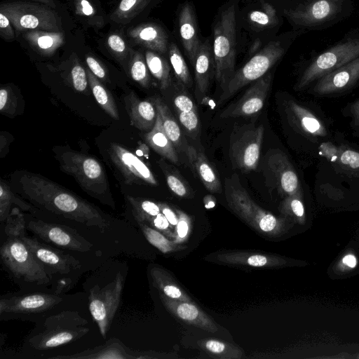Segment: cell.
I'll use <instances>...</instances> for the list:
<instances>
[{"label":"cell","instance_id":"6da1fadb","mask_svg":"<svg viewBox=\"0 0 359 359\" xmlns=\"http://www.w3.org/2000/svg\"><path fill=\"white\" fill-rule=\"evenodd\" d=\"M17 182L18 193L35 207L102 232L109 226L107 216L96 206L41 175L22 172Z\"/></svg>","mask_w":359,"mask_h":359},{"label":"cell","instance_id":"7a4b0ae2","mask_svg":"<svg viewBox=\"0 0 359 359\" xmlns=\"http://www.w3.org/2000/svg\"><path fill=\"white\" fill-rule=\"evenodd\" d=\"M280 107L286 125L302 149L315 154L324 142L331 140L332 120L313 102H302L285 94Z\"/></svg>","mask_w":359,"mask_h":359},{"label":"cell","instance_id":"3957f363","mask_svg":"<svg viewBox=\"0 0 359 359\" xmlns=\"http://www.w3.org/2000/svg\"><path fill=\"white\" fill-rule=\"evenodd\" d=\"M126 271L118 264L100 269L88 280V308L100 332L105 338L118 310Z\"/></svg>","mask_w":359,"mask_h":359},{"label":"cell","instance_id":"277c9868","mask_svg":"<svg viewBox=\"0 0 359 359\" xmlns=\"http://www.w3.org/2000/svg\"><path fill=\"white\" fill-rule=\"evenodd\" d=\"M239 0H228L217 11L212 23L215 78L222 91L235 73L236 13Z\"/></svg>","mask_w":359,"mask_h":359},{"label":"cell","instance_id":"5b68a950","mask_svg":"<svg viewBox=\"0 0 359 359\" xmlns=\"http://www.w3.org/2000/svg\"><path fill=\"white\" fill-rule=\"evenodd\" d=\"M305 32L302 29H293L269 41L243 66L235 72L226 88L219 96L217 104L227 100L244 86L269 72L285 55L293 42Z\"/></svg>","mask_w":359,"mask_h":359},{"label":"cell","instance_id":"8992f818","mask_svg":"<svg viewBox=\"0 0 359 359\" xmlns=\"http://www.w3.org/2000/svg\"><path fill=\"white\" fill-rule=\"evenodd\" d=\"M88 321L76 311H64L43 318L27 337L26 344L45 351L74 341L89 332Z\"/></svg>","mask_w":359,"mask_h":359},{"label":"cell","instance_id":"52a82bcc","mask_svg":"<svg viewBox=\"0 0 359 359\" xmlns=\"http://www.w3.org/2000/svg\"><path fill=\"white\" fill-rule=\"evenodd\" d=\"M60 170L72 176L88 195L115 208L107 176L98 160L72 150L57 155Z\"/></svg>","mask_w":359,"mask_h":359},{"label":"cell","instance_id":"ba28073f","mask_svg":"<svg viewBox=\"0 0 359 359\" xmlns=\"http://www.w3.org/2000/svg\"><path fill=\"white\" fill-rule=\"evenodd\" d=\"M0 256L7 272L22 286H46L53 280V275L20 238L7 237Z\"/></svg>","mask_w":359,"mask_h":359},{"label":"cell","instance_id":"9c48e42d","mask_svg":"<svg viewBox=\"0 0 359 359\" xmlns=\"http://www.w3.org/2000/svg\"><path fill=\"white\" fill-rule=\"evenodd\" d=\"M353 11L351 0H307L284 15L295 29L306 32L328 28L348 18Z\"/></svg>","mask_w":359,"mask_h":359},{"label":"cell","instance_id":"30bf717a","mask_svg":"<svg viewBox=\"0 0 359 359\" xmlns=\"http://www.w3.org/2000/svg\"><path fill=\"white\" fill-rule=\"evenodd\" d=\"M359 57V32L348 33L325 50L313 57L294 86V90H306L323 76Z\"/></svg>","mask_w":359,"mask_h":359},{"label":"cell","instance_id":"8fae6325","mask_svg":"<svg viewBox=\"0 0 359 359\" xmlns=\"http://www.w3.org/2000/svg\"><path fill=\"white\" fill-rule=\"evenodd\" d=\"M224 193L229 206L248 225L262 234L273 236L283 230V219L255 203L235 174L224 180Z\"/></svg>","mask_w":359,"mask_h":359},{"label":"cell","instance_id":"7c38bea8","mask_svg":"<svg viewBox=\"0 0 359 359\" xmlns=\"http://www.w3.org/2000/svg\"><path fill=\"white\" fill-rule=\"evenodd\" d=\"M18 32L40 29L62 32V20L51 7L41 3L8 2L0 6Z\"/></svg>","mask_w":359,"mask_h":359},{"label":"cell","instance_id":"4fadbf2b","mask_svg":"<svg viewBox=\"0 0 359 359\" xmlns=\"http://www.w3.org/2000/svg\"><path fill=\"white\" fill-rule=\"evenodd\" d=\"M264 131L262 125H247L232 133L229 156L233 168L242 172H250L257 168L260 158Z\"/></svg>","mask_w":359,"mask_h":359},{"label":"cell","instance_id":"5bb4252c","mask_svg":"<svg viewBox=\"0 0 359 359\" xmlns=\"http://www.w3.org/2000/svg\"><path fill=\"white\" fill-rule=\"evenodd\" d=\"M62 301L57 294H11L0 300V318H23L44 314Z\"/></svg>","mask_w":359,"mask_h":359},{"label":"cell","instance_id":"9a60e30c","mask_svg":"<svg viewBox=\"0 0 359 359\" xmlns=\"http://www.w3.org/2000/svg\"><path fill=\"white\" fill-rule=\"evenodd\" d=\"M109 161L123 182L128 185H158L150 168L134 153L116 143L109 144Z\"/></svg>","mask_w":359,"mask_h":359},{"label":"cell","instance_id":"2e32d148","mask_svg":"<svg viewBox=\"0 0 359 359\" xmlns=\"http://www.w3.org/2000/svg\"><path fill=\"white\" fill-rule=\"evenodd\" d=\"M359 84V57L323 76L306 90L316 97H335Z\"/></svg>","mask_w":359,"mask_h":359},{"label":"cell","instance_id":"e0dca14e","mask_svg":"<svg viewBox=\"0 0 359 359\" xmlns=\"http://www.w3.org/2000/svg\"><path fill=\"white\" fill-rule=\"evenodd\" d=\"M27 229L47 244L72 251L86 252L93 245L74 229L42 220H30Z\"/></svg>","mask_w":359,"mask_h":359},{"label":"cell","instance_id":"ac0fdd59","mask_svg":"<svg viewBox=\"0 0 359 359\" xmlns=\"http://www.w3.org/2000/svg\"><path fill=\"white\" fill-rule=\"evenodd\" d=\"M272 80L273 73L269 71L254 81L238 101L228 107L221 114V117H248L259 113L265 104Z\"/></svg>","mask_w":359,"mask_h":359},{"label":"cell","instance_id":"d6986e66","mask_svg":"<svg viewBox=\"0 0 359 359\" xmlns=\"http://www.w3.org/2000/svg\"><path fill=\"white\" fill-rule=\"evenodd\" d=\"M22 239L53 276L68 275L81 269L80 262L73 256L40 242L36 238L25 236Z\"/></svg>","mask_w":359,"mask_h":359},{"label":"cell","instance_id":"ffe728a7","mask_svg":"<svg viewBox=\"0 0 359 359\" xmlns=\"http://www.w3.org/2000/svg\"><path fill=\"white\" fill-rule=\"evenodd\" d=\"M158 353L140 351L127 347L119 339L111 338L104 344L88 348L80 353L57 355V359H141L162 358Z\"/></svg>","mask_w":359,"mask_h":359},{"label":"cell","instance_id":"44dd1931","mask_svg":"<svg viewBox=\"0 0 359 359\" xmlns=\"http://www.w3.org/2000/svg\"><path fill=\"white\" fill-rule=\"evenodd\" d=\"M177 35L184 52L190 63L194 65L202 40L197 22L194 6L191 1H185L178 9Z\"/></svg>","mask_w":359,"mask_h":359},{"label":"cell","instance_id":"7402d4cb","mask_svg":"<svg viewBox=\"0 0 359 359\" xmlns=\"http://www.w3.org/2000/svg\"><path fill=\"white\" fill-rule=\"evenodd\" d=\"M269 171L279 193L287 196L302 188L297 172L287 156L280 150H275L267 161Z\"/></svg>","mask_w":359,"mask_h":359},{"label":"cell","instance_id":"603a6c76","mask_svg":"<svg viewBox=\"0 0 359 359\" xmlns=\"http://www.w3.org/2000/svg\"><path fill=\"white\" fill-rule=\"evenodd\" d=\"M126 33L133 44L168 56L171 40L166 29L161 25L148 22L130 27Z\"/></svg>","mask_w":359,"mask_h":359},{"label":"cell","instance_id":"cb8c5ba5","mask_svg":"<svg viewBox=\"0 0 359 359\" xmlns=\"http://www.w3.org/2000/svg\"><path fill=\"white\" fill-rule=\"evenodd\" d=\"M159 297L165 308L178 319L210 332L215 333L218 330L212 318L191 302L172 299L161 292Z\"/></svg>","mask_w":359,"mask_h":359},{"label":"cell","instance_id":"d4e9b609","mask_svg":"<svg viewBox=\"0 0 359 359\" xmlns=\"http://www.w3.org/2000/svg\"><path fill=\"white\" fill-rule=\"evenodd\" d=\"M210 259L229 264L256 268H272L284 266L287 261L282 257L256 251H222L211 256Z\"/></svg>","mask_w":359,"mask_h":359},{"label":"cell","instance_id":"484cf974","mask_svg":"<svg viewBox=\"0 0 359 359\" xmlns=\"http://www.w3.org/2000/svg\"><path fill=\"white\" fill-rule=\"evenodd\" d=\"M194 66V78L197 92L201 95L207 93L215 75V62L210 37L203 40L197 53Z\"/></svg>","mask_w":359,"mask_h":359},{"label":"cell","instance_id":"4316f807","mask_svg":"<svg viewBox=\"0 0 359 359\" xmlns=\"http://www.w3.org/2000/svg\"><path fill=\"white\" fill-rule=\"evenodd\" d=\"M130 124L142 131H150L156 121L157 110L151 101L141 100L134 92L124 97Z\"/></svg>","mask_w":359,"mask_h":359},{"label":"cell","instance_id":"83f0119b","mask_svg":"<svg viewBox=\"0 0 359 359\" xmlns=\"http://www.w3.org/2000/svg\"><path fill=\"white\" fill-rule=\"evenodd\" d=\"M185 152L190 166L204 187L210 192L221 193L219 175L205 155L193 146H187Z\"/></svg>","mask_w":359,"mask_h":359},{"label":"cell","instance_id":"f1b7e54d","mask_svg":"<svg viewBox=\"0 0 359 359\" xmlns=\"http://www.w3.org/2000/svg\"><path fill=\"white\" fill-rule=\"evenodd\" d=\"M144 138L147 144L158 154L175 164H179L176 148L166 134L158 112L153 128L144 134Z\"/></svg>","mask_w":359,"mask_h":359},{"label":"cell","instance_id":"f546056e","mask_svg":"<svg viewBox=\"0 0 359 359\" xmlns=\"http://www.w3.org/2000/svg\"><path fill=\"white\" fill-rule=\"evenodd\" d=\"M24 38L34 50L43 56L52 55L65 41L62 32L40 29L25 32Z\"/></svg>","mask_w":359,"mask_h":359},{"label":"cell","instance_id":"4dcf8cb0","mask_svg":"<svg viewBox=\"0 0 359 359\" xmlns=\"http://www.w3.org/2000/svg\"><path fill=\"white\" fill-rule=\"evenodd\" d=\"M162 0H121L111 13L114 22L127 25L149 11Z\"/></svg>","mask_w":359,"mask_h":359},{"label":"cell","instance_id":"1f68e13d","mask_svg":"<svg viewBox=\"0 0 359 359\" xmlns=\"http://www.w3.org/2000/svg\"><path fill=\"white\" fill-rule=\"evenodd\" d=\"M154 286L165 296L183 302H191L190 297L165 269L152 266L149 270Z\"/></svg>","mask_w":359,"mask_h":359},{"label":"cell","instance_id":"d6a6232c","mask_svg":"<svg viewBox=\"0 0 359 359\" xmlns=\"http://www.w3.org/2000/svg\"><path fill=\"white\" fill-rule=\"evenodd\" d=\"M144 57L149 72L157 80L160 88L167 89L172 82V68L168 56L146 49Z\"/></svg>","mask_w":359,"mask_h":359},{"label":"cell","instance_id":"836d02e7","mask_svg":"<svg viewBox=\"0 0 359 359\" xmlns=\"http://www.w3.org/2000/svg\"><path fill=\"white\" fill-rule=\"evenodd\" d=\"M150 100L155 105L161 116L163 128L175 147L183 149V137L180 126L168 105L158 97H152Z\"/></svg>","mask_w":359,"mask_h":359},{"label":"cell","instance_id":"e575fe53","mask_svg":"<svg viewBox=\"0 0 359 359\" xmlns=\"http://www.w3.org/2000/svg\"><path fill=\"white\" fill-rule=\"evenodd\" d=\"M199 347L210 356L219 359H241L243 351L237 346L222 340L208 339L198 341Z\"/></svg>","mask_w":359,"mask_h":359},{"label":"cell","instance_id":"d590c367","mask_svg":"<svg viewBox=\"0 0 359 359\" xmlns=\"http://www.w3.org/2000/svg\"><path fill=\"white\" fill-rule=\"evenodd\" d=\"M86 73L90 87L97 103L112 118L119 120V113L113 96L89 69H86Z\"/></svg>","mask_w":359,"mask_h":359},{"label":"cell","instance_id":"8d00e7d4","mask_svg":"<svg viewBox=\"0 0 359 359\" xmlns=\"http://www.w3.org/2000/svg\"><path fill=\"white\" fill-rule=\"evenodd\" d=\"M168 58L178 83L190 88L193 85V81L189 69L178 46L174 41H170L169 43Z\"/></svg>","mask_w":359,"mask_h":359},{"label":"cell","instance_id":"74e56055","mask_svg":"<svg viewBox=\"0 0 359 359\" xmlns=\"http://www.w3.org/2000/svg\"><path fill=\"white\" fill-rule=\"evenodd\" d=\"M158 163L165 175L168 187L175 195L181 198L193 197V191L189 183L175 168L163 159L158 161Z\"/></svg>","mask_w":359,"mask_h":359},{"label":"cell","instance_id":"f35d334b","mask_svg":"<svg viewBox=\"0 0 359 359\" xmlns=\"http://www.w3.org/2000/svg\"><path fill=\"white\" fill-rule=\"evenodd\" d=\"M15 205L22 210L33 212L34 208L31 203L18 197L11 189L9 186L3 182H0V220L6 219L12 205Z\"/></svg>","mask_w":359,"mask_h":359},{"label":"cell","instance_id":"ab89813d","mask_svg":"<svg viewBox=\"0 0 359 359\" xmlns=\"http://www.w3.org/2000/svg\"><path fill=\"white\" fill-rule=\"evenodd\" d=\"M146 239L159 251L169 253L177 250L174 242L168 240L158 230L140 219H135Z\"/></svg>","mask_w":359,"mask_h":359},{"label":"cell","instance_id":"60d3db41","mask_svg":"<svg viewBox=\"0 0 359 359\" xmlns=\"http://www.w3.org/2000/svg\"><path fill=\"white\" fill-rule=\"evenodd\" d=\"M128 68L133 81L143 88H149L151 80L150 72L144 55L140 51H132Z\"/></svg>","mask_w":359,"mask_h":359},{"label":"cell","instance_id":"b9f144b4","mask_svg":"<svg viewBox=\"0 0 359 359\" xmlns=\"http://www.w3.org/2000/svg\"><path fill=\"white\" fill-rule=\"evenodd\" d=\"M5 222L4 231L7 237L22 238L26 236L27 224L20 208L13 207Z\"/></svg>","mask_w":359,"mask_h":359},{"label":"cell","instance_id":"7bdbcfd3","mask_svg":"<svg viewBox=\"0 0 359 359\" xmlns=\"http://www.w3.org/2000/svg\"><path fill=\"white\" fill-rule=\"evenodd\" d=\"M74 9L79 17L83 18L91 25L98 27L104 25V20L90 0H74Z\"/></svg>","mask_w":359,"mask_h":359},{"label":"cell","instance_id":"ee69618b","mask_svg":"<svg viewBox=\"0 0 359 359\" xmlns=\"http://www.w3.org/2000/svg\"><path fill=\"white\" fill-rule=\"evenodd\" d=\"M303 187L297 193L285 197L281 204V210L285 214L292 215L299 220L305 217V208L303 203Z\"/></svg>","mask_w":359,"mask_h":359},{"label":"cell","instance_id":"f6af8a7d","mask_svg":"<svg viewBox=\"0 0 359 359\" xmlns=\"http://www.w3.org/2000/svg\"><path fill=\"white\" fill-rule=\"evenodd\" d=\"M341 114L350 118V127L353 136L359 137V97L347 103L341 110Z\"/></svg>","mask_w":359,"mask_h":359},{"label":"cell","instance_id":"bcb514c9","mask_svg":"<svg viewBox=\"0 0 359 359\" xmlns=\"http://www.w3.org/2000/svg\"><path fill=\"white\" fill-rule=\"evenodd\" d=\"M177 113L179 121L184 130L191 135H196L200 129V120L197 109Z\"/></svg>","mask_w":359,"mask_h":359},{"label":"cell","instance_id":"7dc6e473","mask_svg":"<svg viewBox=\"0 0 359 359\" xmlns=\"http://www.w3.org/2000/svg\"><path fill=\"white\" fill-rule=\"evenodd\" d=\"M17 98L10 87L0 89V111L6 115H13L16 111Z\"/></svg>","mask_w":359,"mask_h":359},{"label":"cell","instance_id":"c3c4849f","mask_svg":"<svg viewBox=\"0 0 359 359\" xmlns=\"http://www.w3.org/2000/svg\"><path fill=\"white\" fill-rule=\"evenodd\" d=\"M250 22L258 28L273 27L278 25L279 18L267 14L264 11H252L248 14Z\"/></svg>","mask_w":359,"mask_h":359},{"label":"cell","instance_id":"681fc988","mask_svg":"<svg viewBox=\"0 0 359 359\" xmlns=\"http://www.w3.org/2000/svg\"><path fill=\"white\" fill-rule=\"evenodd\" d=\"M107 43L109 50L121 61L125 60L129 53L126 41L118 34H110L107 37Z\"/></svg>","mask_w":359,"mask_h":359},{"label":"cell","instance_id":"f907efd6","mask_svg":"<svg viewBox=\"0 0 359 359\" xmlns=\"http://www.w3.org/2000/svg\"><path fill=\"white\" fill-rule=\"evenodd\" d=\"M71 79L74 88L78 92H83L88 82L86 70L76 63L71 70Z\"/></svg>","mask_w":359,"mask_h":359},{"label":"cell","instance_id":"816d5d0a","mask_svg":"<svg viewBox=\"0 0 359 359\" xmlns=\"http://www.w3.org/2000/svg\"><path fill=\"white\" fill-rule=\"evenodd\" d=\"M13 26L9 18L0 11V34L6 41H11L15 39Z\"/></svg>","mask_w":359,"mask_h":359},{"label":"cell","instance_id":"f5cc1de1","mask_svg":"<svg viewBox=\"0 0 359 359\" xmlns=\"http://www.w3.org/2000/svg\"><path fill=\"white\" fill-rule=\"evenodd\" d=\"M174 106L177 112L197 109L193 100L187 95H179L175 97Z\"/></svg>","mask_w":359,"mask_h":359},{"label":"cell","instance_id":"db71d44e","mask_svg":"<svg viewBox=\"0 0 359 359\" xmlns=\"http://www.w3.org/2000/svg\"><path fill=\"white\" fill-rule=\"evenodd\" d=\"M86 62L88 69L95 76L99 79H105L106 71L100 62L90 55L86 57Z\"/></svg>","mask_w":359,"mask_h":359},{"label":"cell","instance_id":"11a10c76","mask_svg":"<svg viewBox=\"0 0 359 359\" xmlns=\"http://www.w3.org/2000/svg\"><path fill=\"white\" fill-rule=\"evenodd\" d=\"M179 213V220L177 224V231L178 236L181 238H185L189 231L188 217L183 212L177 211Z\"/></svg>","mask_w":359,"mask_h":359},{"label":"cell","instance_id":"9f6ffc18","mask_svg":"<svg viewBox=\"0 0 359 359\" xmlns=\"http://www.w3.org/2000/svg\"><path fill=\"white\" fill-rule=\"evenodd\" d=\"M161 212L168 220L169 223L172 225H177L179 218L173 211V210L167 204L164 203H158Z\"/></svg>","mask_w":359,"mask_h":359},{"label":"cell","instance_id":"6f0895ef","mask_svg":"<svg viewBox=\"0 0 359 359\" xmlns=\"http://www.w3.org/2000/svg\"><path fill=\"white\" fill-rule=\"evenodd\" d=\"M343 265L350 269H353L356 266L358 261L356 257L353 254H347L341 259Z\"/></svg>","mask_w":359,"mask_h":359},{"label":"cell","instance_id":"680465c9","mask_svg":"<svg viewBox=\"0 0 359 359\" xmlns=\"http://www.w3.org/2000/svg\"><path fill=\"white\" fill-rule=\"evenodd\" d=\"M262 10L266 12L269 15L278 18L276 9L269 3L266 2L264 0H262Z\"/></svg>","mask_w":359,"mask_h":359},{"label":"cell","instance_id":"91938a15","mask_svg":"<svg viewBox=\"0 0 359 359\" xmlns=\"http://www.w3.org/2000/svg\"><path fill=\"white\" fill-rule=\"evenodd\" d=\"M7 133H4L3 131L1 133L0 136V149H1V156H3V154H4V150L8 148V144L10 143V141L8 140V137H6Z\"/></svg>","mask_w":359,"mask_h":359},{"label":"cell","instance_id":"94428289","mask_svg":"<svg viewBox=\"0 0 359 359\" xmlns=\"http://www.w3.org/2000/svg\"><path fill=\"white\" fill-rule=\"evenodd\" d=\"M210 196H207L204 198V201L205 202V206L207 208H212L215 203V201L214 200L215 198L213 197H212L211 200H210Z\"/></svg>","mask_w":359,"mask_h":359},{"label":"cell","instance_id":"6125c7cd","mask_svg":"<svg viewBox=\"0 0 359 359\" xmlns=\"http://www.w3.org/2000/svg\"><path fill=\"white\" fill-rule=\"evenodd\" d=\"M31 1H36L38 3H41V4L47 5L53 8H55L56 6L53 0H31Z\"/></svg>","mask_w":359,"mask_h":359}]
</instances>
